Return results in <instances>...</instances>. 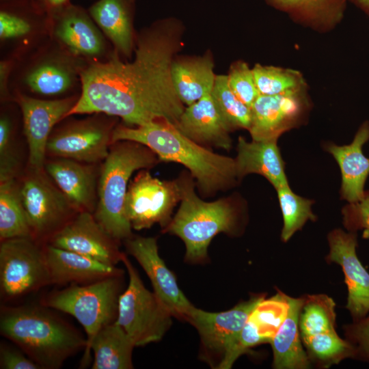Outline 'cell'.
Returning <instances> with one entry per match:
<instances>
[{"mask_svg":"<svg viewBox=\"0 0 369 369\" xmlns=\"http://www.w3.org/2000/svg\"><path fill=\"white\" fill-rule=\"evenodd\" d=\"M179 29L175 20H161L139 36L133 62L113 56L91 64L80 74L81 94L66 117L102 113L131 126L159 120L175 124L184 110L171 72Z\"/></svg>","mask_w":369,"mask_h":369,"instance_id":"cell-1","label":"cell"},{"mask_svg":"<svg viewBox=\"0 0 369 369\" xmlns=\"http://www.w3.org/2000/svg\"><path fill=\"white\" fill-rule=\"evenodd\" d=\"M181 204L169 223L163 229L180 237L185 244V260L189 263L206 262L212 239L220 232L232 233L237 213L226 200L206 202L194 191L191 180H180Z\"/></svg>","mask_w":369,"mask_h":369,"instance_id":"cell-5","label":"cell"},{"mask_svg":"<svg viewBox=\"0 0 369 369\" xmlns=\"http://www.w3.org/2000/svg\"><path fill=\"white\" fill-rule=\"evenodd\" d=\"M327 239L329 254L327 261L342 267L348 290L346 308L353 321H358L369 313V273L357 255V232L335 229L329 232Z\"/></svg>","mask_w":369,"mask_h":369,"instance_id":"cell-15","label":"cell"},{"mask_svg":"<svg viewBox=\"0 0 369 369\" xmlns=\"http://www.w3.org/2000/svg\"><path fill=\"white\" fill-rule=\"evenodd\" d=\"M124 275V274H123ZM123 275L105 278L87 284H70L48 293L41 304L74 316L87 334V346L81 361L89 364L90 345L103 327L117 320Z\"/></svg>","mask_w":369,"mask_h":369,"instance_id":"cell-6","label":"cell"},{"mask_svg":"<svg viewBox=\"0 0 369 369\" xmlns=\"http://www.w3.org/2000/svg\"><path fill=\"white\" fill-rule=\"evenodd\" d=\"M228 84L235 95L249 107H251L260 95L254 80L252 69L246 62L234 63L227 75Z\"/></svg>","mask_w":369,"mask_h":369,"instance_id":"cell-37","label":"cell"},{"mask_svg":"<svg viewBox=\"0 0 369 369\" xmlns=\"http://www.w3.org/2000/svg\"><path fill=\"white\" fill-rule=\"evenodd\" d=\"M288 308V295L279 290L260 301L249 314L230 353V359L235 361L251 348L270 343L284 320Z\"/></svg>","mask_w":369,"mask_h":369,"instance_id":"cell-21","label":"cell"},{"mask_svg":"<svg viewBox=\"0 0 369 369\" xmlns=\"http://www.w3.org/2000/svg\"><path fill=\"white\" fill-rule=\"evenodd\" d=\"M345 339L353 346V359L369 362V316L345 325Z\"/></svg>","mask_w":369,"mask_h":369,"instance_id":"cell-39","label":"cell"},{"mask_svg":"<svg viewBox=\"0 0 369 369\" xmlns=\"http://www.w3.org/2000/svg\"><path fill=\"white\" fill-rule=\"evenodd\" d=\"M264 298V295H254L221 312H209L193 307L186 321L199 333L200 359L212 368L219 369L235 345L249 314Z\"/></svg>","mask_w":369,"mask_h":369,"instance_id":"cell-10","label":"cell"},{"mask_svg":"<svg viewBox=\"0 0 369 369\" xmlns=\"http://www.w3.org/2000/svg\"><path fill=\"white\" fill-rule=\"evenodd\" d=\"M135 344L116 323L101 328L90 345L94 361L92 369H131L133 368L132 353Z\"/></svg>","mask_w":369,"mask_h":369,"instance_id":"cell-29","label":"cell"},{"mask_svg":"<svg viewBox=\"0 0 369 369\" xmlns=\"http://www.w3.org/2000/svg\"><path fill=\"white\" fill-rule=\"evenodd\" d=\"M44 247L30 237L1 241L0 294L4 301L51 285Z\"/></svg>","mask_w":369,"mask_h":369,"instance_id":"cell-8","label":"cell"},{"mask_svg":"<svg viewBox=\"0 0 369 369\" xmlns=\"http://www.w3.org/2000/svg\"><path fill=\"white\" fill-rule=\"evenodd\" d=\"M56 37L74 55L95 57L105 50L104 39L90 14L68 4L50 13Z\"/></svg>","mask_w":369,"mask_h":369,"instance_id":"cell-22","label":"cell"},{"mask_svg":"<svg viewBox=\"0 0 369 369\" xmlns=\"http://www.w3.org/2000/svg\"><path fill=\"white\" fill-rule=\"evenodd\" d=\"M277 141V139H272L248 142L239 137L235 159L237 178L258 174L267 179L275 189L288 185Z\"/></svg>","mask_w":369,"mask_h":369,"instance_id":"cell-24","label":"cell"},{"mask_svg":"<svg viewBox=\"0 0 369 369\" xmlns=\"http://www.w3.org/2000/svg\"><path fill=\"white\" fill-rule=\"evenodd\" d=\"M41 1H42V0H41Z\"/></svg>","mask_w":369,"mask_h":369,"instance_id":"cell-45","label":"cell"},{"mask_svg":"<svg viewBox=\"0 0 369 369\" xmlns=\"http://www.w3.org/2000/svg\"><path fill=\"white\" fill-rule=\"evenodd\" d=\"M252 71L260 95L274 96L307 91L306 81L298 70L257 64Z\"/></svg>","mask_w":369,"mask_h":369,"instance_id":"cell-33","label":"cell"},{"mask_svg":"<svg viewBox=\"0 0 369 369\" xmlns=\"http://www.w3.org/2000/svg\"><path fill=\"white\" fill-rule=\"evenodd\" d=\"M33 238L16 178L0 180V239Z\"/></svg>","mask_w":369,"mask_h":369,"instance_id":"cell-31","label":"cell"},{"mask_svg":"<svg viewBox=\"0 0 369 369\" xmlns=\"http://www.w3.org/2000/svg\"><path fill=\"white\" fill-rule=\"evenodd\" d=\"M310 105L307 91L259 95L253 103L249 131L254 140L277 139L303 123Z\"/></svg>","mask_w":369,"mask_h":369,"instance_id":"cell-13","label":"cell"},{"mask_svg":"<svg viewBox=\"0 0 369 369\" xmlns=\"http://www.w3.org/2000/svg\"><path fill=\"white\" fill-rule=\"evenodd\" d=\"M31 29L29 18L20 11L12 9L10 4L4 3L0 11V37L10 39L24 36Z\"/></svg>","mask_w":369,"mask_h":369,"instance_id":"cell-40","label":"cell"},{"mask_svg":"<svg viewBox=\"0 0 369 369\" xmlns=\"http://www.w3.org/2000/svg\"><path fill=\"white\" fill-rule=\"evenodd\" d=\"M74 64L64 57L44 59L33 66L24 81L29 90L43 96L62 94L69 90L76 80Z\"/></svg>","mask_w":369,"mask_h":369,"instance_id":"cell-30","label":"cell"},{"mask_svg":"<svg viewBox=\"0 0 369 369\" xmlns=\"http://www.w3.org/2000/svg\"><path fill=\"white\" fill-rule=\"evenodd\" d=\"M42 305H2L1 334L16 344L42 369H57L87 346V339Z\"/></svg>","mask_w":369,"mask_h":369,"instance_id":"cell-3","label":"cell"},{"mask_svg":"<svg viewBox=\"0 0 369 369\" xmlns=\"http://www.w3.org/2000/svg\"><path fill=\"white\" fill-rule=\"evenodd\" d=\"M126 250L149 277L155 294L173 316L182 320L194 307L181 291L174 274L159 254L156 241L152 237L131 236L125 240Z\"/></svg>","mask_w":369,"mask_h":369,"instance_id":"cell-16","label":"cell"},{"mask_svg":"<svg viewBox=\"0 0 369 369\" xmlns=\"http://www.w3.org/2000/svg\"><path fill=\"white\" fill-rule=\"evenodd\" d=\"M49 13L60 10L69 4V0H42Z\"/></svg>","mask_w":369,"mask_h":369,"instance_id":"cell-43","label":"cell"},{"mask_svg":"<svg viewBox=\"0 0 369 369\" xmlns=\"http://www.w3.org/2000/svg\"><path fill=\"white\" fill-rule=\"evenodd\" d=\"M288 301L287 315L269 343L273 354V367L277 369L308 368L310 360L301 344L299 326L304 297L288 296Z\"/></svg>","mask_w":369,"mask_h":369,"instance_id":"cell-25","label":"cell"},{"mask_svg":"<svg viewBox=\"0 0 369 369\" xmlns=\"http://www.w3.org/2000/svg\"><path fill=\"white\" fill-rule=\"evenodd\" d=\"M343 225L348 232L360 230L369 232V191H366L361 200L349 203L342 211Z\"/></svg>","mask_w":369,"mask_h":369,"instance_id":"cell-41","label":"cell"},{"mask_svg":"<svg viewBox=\"0 0 369 369\" xmlns=\"http://www.w3.org/2000/svg\"><path fill=\"white\" fill-rule=\"evenodd\" d=\"M133 5L134 0H98L88 10L94 21L126 55H131L133 46Z\"/></svg>","mask_w":369,"mask_h":369,"instance_id":"cell-27","label":"cell"},{"mask_svg":"<svg viewBox=\"0 0 369 369\" xmlns=\"http://www.w3.org/2000/svg\"><path fill=\"white\" fill-rule=\"evenodd\" d=\"M119 141L141 144L159 160L183 165L205 193L228 187L237 178L235 159L202 147L167 120H155L135 128L120 125L113 128L111 137L112 144Z\"/></svg>","mask_w":369,"mask_h":369,"instance_id":"cell-2","label":"cell"},{"mask_svg":"<svg viewBox=\"0 0 369 369\" xmlns=\"http://www.w3.org/2000/svg\"><path fill=\"white\" fill-rule=\"evenodd\" d=\"M295 23L325 33L333 30L344 18L348 0H264Z\"/></svg>","mask_w":369,"mask_h":369,"instance_id":"cell-26","label":"cell"},{"mask_svg":"<svg viewBox=\"0 0 369 369\" xmlns=\"http://www.w3.org/2000/svg\"><path fill=\"white\" fill-rule=\"evenodd\" d=\"M19 187L33 238L40 244L78 213L44 168L29 167Z\"/></svg>","mask_w":369,"mask_h":369,"instance_id":"cell-9","label":"cell"},{"mask_svg":"<svg viewBox=\"0 0 369 369\" xmlns=\"http://www.w3.org/2000/svg\"><path fill=\"white\" fill-rule=\"evenodd\" d=\"M44 170L78 212L94 213L98 200L97 174L94 166L58 158L45 161Z\"/></svg>","mask_w":369,"mask_h":369,"instance_id":"cell-18","label":"cell"},{"mask_svg":"<svg viewBox=\"0 0 369 369\" xmlns=\"http://www.w3.org/2000/svg\"><path fill=\"white\" fill-rule=\"evenodd\" d=\"M283 217L282 240L287 242L308 220L316 221L312 211V200L295 194L288 185L276 189Z\"/></svg>","mask_w":369,"mask_h":369,"instance_id":"cell-35","label":"cell"},{"mask_svg":"<svg viewBox=\"0 0 369 369\" xmlns=\"http://www.w3.org/2000/svg\"><path fill=\"white\" fill-rule=\"evenodd\" d=\"M77 100L74 98L46 100L25 95L18 96L28 144L29 167L44 169L46 144L52 130L61 119L66 118Z\"/></svg>","mask_w":369,"mask_h":369,"instance_id":"cell-17","label":"cell"},{"mask_svg":"<svg viewBox=\"0 0 369 369\" xmlns=\"http://www.w3.org/2000/svg\"><path fill=\"white\" fill-rule=\"evenodd\" d=\"M19 163L11 121L7 116H2L0 120V180L16 178Z\"/></svg>","mask_w":369,"mask_h":369,"instance_id":"cell-38","label":"cell"},{"mask_svg":"<svg viewBox=\"0 0 369 369\" xmlns=\"http://www.w3.org/2000/svg\"><path fill=\"white\" fill-rule=\"evenodd\" d=\"M299 314L301 338L336 331V303L328 295L303 296Z\"/></svg>","mask_w":369,"mask_h":369,"instance_id":"cell-32","label":"cell"},{"mask_svg":"<svg viewBox=\"0 0 369 369\" xmlns=\"http://www.w3.org/2000/svg\"><path fill=\"white\" fill-rule=\"evenodd\" d=\"M369 140V122L359 126L353 141L348 145L327 144L325 149L336 160L341 172V197L349 203L357 202L365 195V182L369 175V158L362 151Z\"/></svg>","mask_w":369,"mask_h":369,"instance_id":"cell-23","label":"cell"},{"mask_svg":"<svg viewBox=\"0 0 369 369\" xmlns=\"http://www.w3.org/2000/svg\"><path fill=\"white\" fill-rule=\"evenodd\" d=\"M363 13H364L369 18V0H348Z\"/></svg>","mask_w":369,"mask_h":369,"instance_id":"cell-44","label":"cell"},{"mask_svg":"<svg viewBox=\"0 0 369 369\" xmlns=\"http://www.w3.org/2000/svg\"><path fill=\"white\" fill-rule=\"evenodd\" d=\"M185 136L197 144H211L229 149L232 129L217 105L211 92L188 106L174 124Z\"/></svg>","mask_w":369,"mask_h":369,"instance_id":"cell-20","label":"cell"},{"mask_svg":"<svg viewBox=\"0 0 369 369\" xmlns=\"http://www.w3.org/2000/svg\"><path fill=\"white\" fill-rule=\"evenodd\" d=\"M48 244L102 262L116 265L123 254L118 242L96 220L94 213L79 212L48 241Z\"/></svg>","mask_w":369,"mask_h":369,"instance_id":"cell-14","label":"cell"},{"mask_svg":"<svg viewBox=\"0 0 369 369\" xmlns=\"http://www.w3.org/2000/svg\"><path fill=\"white\" fill-rule=\"evenodd\" d=\"M112 124L98 118L73 122L51 133L46 154L85 163L104 161L112 144Z\"/></svg>","mask_w":369,"mask_h":369,"instance_id":"cell-12","label":"cell"},{"mask_svg":"<svg viewBox=\"0 0 369 369\" xmlns=\"http://www.w3.org/2000/svg\"><path fill=\"white\" fill-rule=\"evenodd\" d=\"M181 195L180 180L161 181L143 170L128 187L125 216L136 230L150 228L155 223L165 228L171 221L172 213Z\"/></svg>","mask_w":369,"mask_h":369,"instance_id":"cell-11","label":"cell"},{"mask_svg":"<svg viewBox=\"0 0 369 369\" xmlns=\"http://www.w3.org/2000/svg\"><path fill=\"white\" fill-rule=\"evenodd\" d=\"M122 262L127 269L129 282L120 296L115 322L135 346L158 342L171 327L173 315L155 292L144 286L124 253Z\"/></svg>","mask_w":369,"mask_h":369,"instance_id":"cell-7","label":"cell"},{"mask_svg":"<svg viewBox=\"0 0 369 369\" xmlns=\"http://www.w3.org/2000/svg\"><path fill=\"white\" fill-rule=\"evenodd\" d=\"M171 72L178 98L188 106L212 92L216 77L212 58L207 55L173 61Z\"/></svg>","mask_w":369,"mask_h":369,"instance_id":"cell-28","label":"cell"},{"mask_svg":"<svg viewBox=\"0 0 369 369\" xmlns=\"http://www.w3.org/2000/svg\"><path fill=\"white\" fill-rule=\"evenodd\" d=\"M211 95L232 129L241 128L249 131L251 122V108L232 92L227 75L216 76Z\"/></svg>","mask_w":369,"mask_h":369,"instance_id":"cell-36","label":"cell"},{"mask_svg":"<svg viewBox=\"0 0 369 369\" xmlns=\"http://www.w3.org/2000/svg\"><path fill=\"white\" fill-rule=\"evenodd\" d=\"M22 351L4 343L0 345V368L1 369H42Z\"/></svg>","mask_w":369,"mask_h":369,"instance_id":"cell-42","label":"cell"},{"mask_svg":"<svg viewBox=\"0 0 369 369\" xmlns=\"http://www.w3.org/2000/svg\"><path fill=\"white\" fill-rule=\"evenodd\" d=\"M43 247L51 284H87L124 274L115 265L49 244Z\"/></svg>","mask_w":369,"mask_h":369,"instance_id":"cell-19","label":"cell"},{"mask_svg":"<svg viewBox=\"0 0 369 369\" xmlns=\"http://www.w3.org/2000/svg\"><path fill=\"white\" fill-rule=\"evenodd\" d=\"M310 360L320 368H329L346 358H352L353 346L340 338L336 331L317 334L301 339Z\"/></svg>","mask_w":369,"mask_h":369,"instance_id":"cell-34","label":"cell"},{"mask_svg":"<svg viewBox=\"0 0 369 369\" xmlns=\"http://www.w3.org/2000/svg\"><path fill=\"white\" fill-rule=\"evenodd\" d=\"M156 162V154L141 144L119 141L110 146L100 169L94 216L118 241L132 236V227L124 213L129 178L135 170L152 167Z\"/></svg>","mask_w":369,"mask_h":369,"instance_id":"cell-4","label":"cell"}]
</instances>
